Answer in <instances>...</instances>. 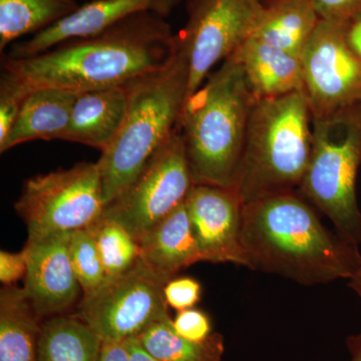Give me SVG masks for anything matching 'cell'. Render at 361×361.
<instances>
[{"mask_svg": "<svg viewBox=\"0 0 361 361\" xmlns=\"http://www.w3.org/2000/svg\"><path fill=\"white\" fill-rule=\"evenodd\" d=\"M179 54L165 18L135 14L104 32L61 42L25 59L1 54L0 90L23 99L40 89L75 92L128 85L167 70Z\"/></svg>", "mask_w": 361, "mask_h": 361, "instance_id": "obj_1", "label": "cell"}, {"mask_svg": "<svg viewBox=\"0 0 361 361\" xmlns=\"http://www.w3.org/2000/svg\"><path fill=\"white\" fill-rule=\"evenodd\" d=\"M241 242L247 268L308 286L350 279L361 266L360 246L327 229L296 192L243 205Z\"/></svg>", "mask_w": 361, "mask_h": 361, "instance_id": "obj_2", "label": "cell"}, {"mask_svg": "<svg viewBox=\"0 0 361 361\" xmlns=\"http://www.w3.org/2000/svg\"><path fill=\"white\" fill-rule=\"evenodd\" d=\"M253 102L243 68L233 56L188 97L179 130L195 185L233 190Z\"/></svg>", "mask_w": 361, "mask_h": 361, "instance_id": "obj_3", "label": "cell"}, {"mask_svg": "<svg viewBox=\"0 0 361 361\" xmlns=\"http://www.w3.org/2000/svg\"><path fill=\"white\" fill-rule=\"evenodd\" d=\"M312 153L305 92L254 99L233 191L243 205L299 190Z\"/></svg>", "mask_w": 361, "mask_h": 361, "instance_id": "obj_4", "label": "cell"}, {"mask_svg": "<svg viewBox=\"0 0 361 361\" xmlns=\"http://www.w3.org/2000/svg\"><path fill=\"white\" fill-rule=\"evenodd\" d=\"M188 85L189 65L180 49L167 70L130 84L122 129L97 161L106 206L130 186L147 161L179 130Z\"/></svg>", "mask_w": 361, "mask_h": 361, "instance_id": "obj_5", "label": "cell"}, {"mask_svg": "<svg viewBox=\"0 0 361 361\" xmlns=\"http://www.w3.org/2000/svg\"><path fill=\"white\" fill-rule=\"evenodd\" d=\"M361 166V103L312 116V153L298 191L351 243H361L356 179Z\"/></svg>", "mask_w": 361, "mask_h": 361, "instance_id": "obj_6", "label": "cell"}, {"mask_svg": "<svg viewBox=\"0 0 361 361\" xmlns=\"http://www.w3.org/2000/svg\"><path fill=\"white\" fill-rule=\"evenodd\" d=\"M14 209L28 237L87 229L104 212L99 164L80 161L25 180Z\"/></svg>", "mask_w": 361, "mask_h": 361, "instance_id": "obj_7", "label": "cell"}, {"mask_svg": "<svg viewBox=\"0 0 361 361\" xmlns=\"http://www.w3.org/2000/svg\"><path fill=\"white\" fill-rule=\"evenodd\" d=\"M165 285L140 258L132 269L106 277L99 288L84 294L71 315L89 325L102 341H126L170 316Z\"/></svg>", "mask_w": 361, "mask_h": 361, "instance_id": "obj_8", "label": "cell"}, {"mask_svg": "<svg viewBox=\"0 0 361 361\" xmlns=\"http://www.w3.org/2000/svg\"><path fill=\"white\" fill-rule=\"evenodd\" d=\"M195 186L180 130L147 161L139 175L104 215L123 225L139 241L186 202Z\"/></svg>", "mask_w": 361, "mask_h": 361, "instance_id": "obj_9", "label": "cell"}, {"mask_svg": "<svg viewBox=\"0 0 361 361\" xmlns=\"http://www.w3.org/2000/svg\"><path fill=\"white\" fill-rule=\"evenodd\" d=\"M264 8L262 0H187V23L177 35L189 65L187 99L216 63L250 39Z\"/></svg>", "mask_w": 361, "mask_h": 361, "instance_id": "obj_10", "label": "cell"}, {"mask_svg": "<svg viewBox=\"0 0 361 361\" xmlns=\"http://www.w3.org/2000/svg\"><path fill=\"white\" fill-rule=\"evenodd\" d=\"M348 25L319 20L301 58L312 116L361 103V58L349 47Z\"/></svg>", "mask_w": 361, "mask_h": 361, "instance_id": "obj_11", "label": "cell"}, {"mask_svg": "<svg viewBox=\"0 0 361 361\" xmlns=\"http://www.w3.org/2000/svg\"><path fill=\"white\" fill-rule=\"evenodd\" d=\"M186 208L202 261L247 267L241 242L243 204L232 189L195 185Z\"/></svg>", "mask_w": 361, "mask_h": 361, "instance_id": "obj_12", "label": "cell"}, {"mask_svg": "<svg viewBox=\"0 0 361 361\" xmlns=\"http://www.w3.org/2000/svg\"><path fill=\"white\" fill-rule=\"evenodd\" d=\"M71 233L28 237L25 292L42 319L61 315L75 305L82 287L70 257Z\"/></svg>", "mask_w": 361, "mask_h": 361, "instance_id": "obj_13", "label": "cell"}, {"mask_svg": "<svg viewBox=\"0 0 361 361\" xmlns=\"http://www.w3.org/2000/svg\"><path fill=\"white\" fill-rule=\"evenodd\" d=\"M182 0H90L56 25L16 42L7 56L30 58L61 42L90 37L108 30L135 14L155 13L167 18Z\"/></svg>", "mask_w": 361, "mask_h": 361, "instance_id": "obj_14", "label": "cell"}, {"mask_svg": "<svg viewBox=\"0 0 361 361\" xmlns=\"http://www.w3.org/2000/svg\"><path fill=\"white\" fill-rule=\"evenodd\" d=\"M129 85L78 92L63 141L78 142L104 153L125 122Z\"/></svg>", "mask_w": 361, "mask_h": 361, "instance_id": "obj_15", "label": "cell"}, {"mask_svg": "<svg viewBox=\"0 0 361 361\" xmlns=\"http://www.w3.org/2000/svg\"><path fill=\"white\" fill-rule=\"evenodd\" d=\"M137 242L140 258L165 284L180 270L202 261L186 202Z\"/></svg>", "mask_w": 361, "mask_h": 361, "instance_id": "obj_16", "label": "cell"}, {"mask_svg": "<svg viewBox=\"0 0 361 361\" xmlns=\"http://www.w3.org/2000/svg\"><path fill=\"white\" fill-rule=\"evenodd\" d=\"M231 56L243 68L254 99L304 90L302 61L288 52L250 37Z\"/></svg>", "mask_w": 361, "mask_h": 361, "instance_id": "obj_17", "label": "cell"}, {"mask_svg": "<svg viewBox=\"0 0 361 361\" xmlns=\"http://www.w3.org/2000/svg\"><path fill=\"white\" fill-rule=\"evenodd\" d=\"M78 92L63 89H40L26 94L20 113L0 153L35 140H63L70 125Z\"/></svg>", "mask_w": 361, "mask_h": 361, "instance_id": "obj_18", "label": "cell"}, {"mask_svg": "<svg viewBox=\"0 0 361 361\" xmlns=\"http://www.w3.org/2000/svg\"><path fill=\"white\" fill-rule=\"evenodd\" d=\"M319 20L310 0H275L251 37L301 59Z\"/></svg>", "mask_w": 361, "mask_h": 361, "instance_id": "obj_19", "label": "cell"}, {"mask_svg": "<svg viewBox=\"0 0 361 361\" xmlns=\"http://www.w3.org/2000/svg\"><path fill=\"white\" fill-rule=\"evenodd\" d=\"M42 320L25 289L4 286L0 291V361H35Z\"/></svg>", "mask_w": 361, "mask_h": 361, "instance_id": "obj_20", "label": "cell"}, {"mask_svg": "<svg viewBox=\"0 0 361 361\" xmlns=\"http://www.w3.org/2000/svg\"><path fill=\"white\" fill-rule=\"evenodd\" d=\"M103 341L73 315L42 320L35 361H99Z\"/></svg>", "mask_w": 361, "mask_h": 361, "instance_id": "obj_21", "label": "cell"}, {"mask_svg": "<svg viewBox=\"0 0 361 361\" xmlns=\"http://www.w3.org/2000/svg\"><path fill=\"white\" fill-rule=\"evenodd\" d=\"M80 6L78 0H0V52L20 37L56 25Z\"/></svg>", "mask_w": 361, "mask_h": 361, "instance_id": "obj_22", "label": "cell"}, {"mask_svg": "<svg viewBox=\"0 0 361 361\" xmlns=\"http://www.w3.org/2000/svg\"><path fill=\"white\" fill-rule=\"evenodd\" d=\"M173 318L154 322L137 337L142 348L161 361H221L224 338L213 332L205 341L194 342L180 336L172 324Z\"/></svg>", "mask_w": 361, "mask_h": 361, "instance_id": "obj_23", "label": "cell"}, {"mask_svg": "<svg viewBox=\"0 0 361 361\" xmlns=\"http://www.w3.org/2000/svg\"><path fill=\"white\" fill-rule=\"evenodd\" d=\"M89 229L96 241L106 277L123 274L139 262V242L116 220L103 214Z\"/></svg>", "mask_w": 361, "mask_h": 361, "instance_id": "obj_24", "label": "cell"}, {"mask_svg": "<svg viewBox=\"0 0 361 361\" xmlns=\"http://www.w3.org/2000/svg\"><path fill=\"white\" fill-rule=\"evenodd\" d=\"M70 257L82 293H92L104 283L106 271L89 228L71 233Z\"/></svg>", "mask_w": 361, "mask_h": 361, "instance_id": "obj_25", "label": "cell"}, {"mask_svg": "<svg viewBox=\"0 0 361 361\" xmlns=\"http://www.w3.org/2000/svg\"><path fill=\"white\" fill-rule=\"evenodd\" d=\"M201 294V284L192 277L173 278L164 287L166 303L177 311L194 308L200 301Z\"/></svg>", "mask_w": 361, "mask_h": 361, "instance_id": "obj_26", "label": "cell"}, {"mask_svg": "<svg viewBox=\"0 0 361 361\" xmlns=\"http://www.w3.org/2000/svg\"><path fill=\"white\" fill-rule=\"evenodd\" d=\"M172 324L175 331L188 341L203 342L213 334L210 317L195 308L178 311Z\"/></svg>", "mask_w": 361, "mask_h": 361, "instance_id": "obj_27", "label": "cell"}, {"mask_svg": "<svg viewBox=\"0 0 361 361\" xmlns=\"http://www.w3.org/2000/svg\"><path fill=\"white\" fill-rule=\"evenodd\" d=\"M318 18L348 25L361 14V0H310Z\"/></svg>", "mask_w": 361, "mask_h": 361, "instance_id": "obj_28", "label": "cell"}, {"mask_svg": "<svg viewBox=\"0 0 361 361\" xmlns=\"http://www.w3.org/2000/svg\"><path fill=\"white\" fill-rule=\"evenodd\" d=\"M27 271L25 252L11 253L0 252V281L4 286H13L21 278H25Z\"/></svg>", "mask_w": 361, "mask_h": 361, "instance_id": "obj_29", "label": "cell"}, {"mask_svg": "<svg viewBox=\"0 0 361 361\" xmlns=\"http://www.w3.org/2000/svg\"><path fill=\"white\" fill-rule=\"evenodd\" d=\"M23 99L6 90H0V144H2L13 129L20 113Z\"/></svg>", "mask_w": 361, "mask_h": 361, "instance_id": "obj_30", "label": "cell"}, {"mask_svg": "<svg viewBox=\"0 0 361 361\" xmlns=\"http://www.w3.org/2000/svg\"><path fill=\"white\" fill-rule=\"evenodd\" d=\"M99 361H130L126 341H103Z\"/></svg>", "mask_w": 361, "mask_h": 361, "instance_id": "obj_31", "label": "cell"}, {"mask_svg": "<svg viewBox=\"0 0 361 361\" xmlns=\"http://www.w3.org/2000/svg\"><path fill=\"white\" fill-rule=\"evenodd\" d=\"M346 39L349 47L361 58V14L348 23L346 27Z\"/></svg>", "mask_w": 361, "mask_h": 361, "instance_id": "obj_32", "label": "cell"}, {"mask_svg": "<svg viewBox=\"0 0 361 361\" xmlns=\"http://www.w3.org/2000/svg\"><path fill=\"white\" fill-rule=\"evenodd\" d=\"M126 346H127L130 361H161L142 348L141 342L137 337L127 339Z\"/></svg>", "mask_w": 361, "mask_h": 361, "instance_id": "obj_33", "label": "cell"}, {"mask_svg": "<svg viewBox=\"0 0 361 361\" xmlns=\"http://www.w3.org/2000/svg\"><path fill=\"white\" fill-rule=\"evenodd\" d=\"M346 346L350 355V361H361V331L346 339Z\"/></svg>", "mask_w": 361, "mask_h": 361, "instance_id": "obj_34", "label": "cell"}, {"mask_svg": "<svg viewBox=\"0 0 361 361\" xmlns=\"http://www.w3.org/2000/svg\"><path fill=\"white\" fill-rule=\"evenodd\" d=\"M348 280L349 288L353 289L361 298V266L358 268V270L356 271L355 275Z\"/></svg>", "mask_w": 361, "mask_h": 361, "instance_id": "obj_35", "label": "cell"}, {"mask_svg": "<svg viewBox=\"0 0 361 361\" xmlns=\"http://www.w3.org/2000/svg\"><path fill=\"white\" fill-rule=\"evenodd\" d=\"M275 1V0H267V4H271V2Z\"/></svg>", "mask_w": 361, "mask_h": 361, "instance_id": "obj_36", "label": "cell"}]
</instances>
